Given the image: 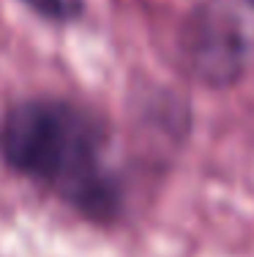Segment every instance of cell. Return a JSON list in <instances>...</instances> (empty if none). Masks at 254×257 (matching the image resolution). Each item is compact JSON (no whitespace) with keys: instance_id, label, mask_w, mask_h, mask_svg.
Instances as JSON below:
<instances>
[{"instance_id":"1","label":"cell","mask_w":254,"mask_h":257,"mask_svg":"<svg viewBox=\"0 0 254 257\" xmlns=\"http://www.w3.org/2000/svg\"><path fill=\"white\" fill-rule=\"evenodd\" d=\"M110 151L107 118L82 101L41 93L0 112V164L96 227L120 222L129 200Z\"/></svg>"},{"instance_id":"2","label":"cell","mask_w":254,"mask_h":257,"mask_svg":"<svg viewBox=\"0 0 254 257\" xmlns=\"http://www.w3.org/2000/svg\"><path fill=\"white\" fill-rule=\"evenodd\" d=\"M178 44L199 85H238L254 69V0H199L180 25Z\"/></svg>"},{"instance_id":"3","label":"cell","mask_w":254,"mask_h":257,"mask_svg":"<svg viewBox=\"0 0 254 257\" xmlns=\"http://www.w3.org/2000/svg\"><path fill=\"white\" fill-rule=\"evenodd\" d=\"M17 3L52 28H74L88 14V0H17Z\"/></svg>"}]
</instances>
